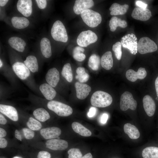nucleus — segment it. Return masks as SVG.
<instances>
[{
	"label": "nucleus",
	"instance_id": "30",
	"mask_svg": "<svg viewBox=\"0 0 158 158\" xmlns=\"http://www.w3.org/2000/svg\"><path fill=\"white\" fill-rule=\"evenodd\" d=\"M33 115L38 120L44 122L50 118L49 112L44 108H39L35 109L33 112Z\"/></svg>",
	"mask_w": 158,
	"mask_h": 158
},
{
	"label": "nucleus",
	"instance_id": "37",
	"mask_svg": "<svg viewBox=\"0 0 158 158\" xmlns=\"http://www.w3.org/2000/svg\"><path fill=\"white\" fill-rule=\"evenodd\" d=\"M68 158H81L82 154L80 150L77 148H72L68 151Z\"/></svg>",
	"mask_w": 158,
	"mask_h": 158
},
{
	"label": "nucleus",
	"instance_id": "27",
	"mask_svg": "<svg viewBox=\"0 0 158 158\" xmlns=\"http://www.w3.org/2000/svg\"><path fill=\"white\" fill-rule=\"evenodd\" d=\"M13 26L15 28L22 29L27 27L29 25L28 20L23 17H13L11 19Z\"/></svg>",
	"mask_w": 158,
	"mask_h": 158
},
{
	"label": "nucleus",
	"instance_id": "54",
	"mask_svg": "<svg viewBox=\"0 0 158 158\" xmlns=\"http://www.w3.org/2000/svg\"><path fill=\"white\" fill-rule=\"evenodd\" d=\"M13 158H22L20 157H19L18 156H15L13 157Z\"/></svg>",
	"mask_w": 158,
	"mask_h": 158
},
{
	"label": "nucleus",
	"instance_id": "2",
	"mask_svg": "<svg viewBox=\"0 0 158 158\" xmlns=\"http://www.w3.org/2000/svg\"><path fill=\"white\" fill-rule=\"evenodd\" d=\"M12 70L16 75L21 80L29 85L32 81L31 71L24 63L17 61L12 66Z\"/></svg>",
	"mask_w": 158,
	"mask_h": 158
},
{
	"label": "nucleus",
	"instance_id": "46",
	"mask_svg": "<svg viewBox=\"0 0 158 158\" xmlns=\"http://www.w3.org/2000/svg\"><path fill=\"white\" fill-rule=\"evenodd\" d=\"M108 116L106 113L103 114L100 118V121L103 124H104L106 123L108 119Z\"/></svg>",
	"mask_w": 158,
	"mask_h": 158
},
{
	"label": "nucleus",
	"instance_id": "8",
	"mask_svg": "<svg viewBox=\"0 0 158 158\" xmlns=\"http://www.w3.org/2000/svg\"><path fill=\"white\" fill-rule=\"evenodd\" d=\"M137 106V102L134 99L130 92L126 91L121 95L120 106L122 111H125L128 109L135 110Z\"/></svg>",
	"mask_w": 158,
	"mask_h": 158
},
{
	"label": "nucleus",
	"instance_id": "39",
	"mask_svg": "<svg viewBox=\"0 0 158 158\" xmlns=\"http://www.w3.org/2000/svg\"><path fill=\"white\" fill-rule=\"evenodd\" d=\"M73 58L76 60L79 61H82L85 58L86 56L83 53H78L73 54Z\"/></svg>",
	"mask_w": 158,
	"mask_h": 158
},
{
	"label": "nucleus",
	"instance_id": "5",
	"mask_svg": "<svg viewBox=\"0 0 158 158\" xmlns=\"http://www.w3.org/2000/svg\"><path fill=\"white\" fill-rule=\"evenodd\" d=\"M51 33L53 39L56 41L66 42L68 40L66 29L60 20H57L54 23Z\"/></svg>",
	"mask_w": 158,
	"mask_h": 158
},
{
	"label": "nucleus",
	"instance_id": "10",
	"mask_svg": "<svg viewBox=\"0 0 158 158\" xmlns=\"http://www.w3.org/2000/svg\"><path fill=\"white\" fill-rule=\"evenodd\" d=\"M46 147L54 150H62L66 149L68 144L66 141L60 139H49L45 143Z\"/></svg>",
	"mask_w": 158,
	"mask_h": 158
},
{
	"label": "nucleus",
	"instance_id": "34",
	"mask_svg": "<svg viewBox=\"0 0 158 158\" xmlns=\"http://www.w3.org/2000/svg\"><path fill=\"white\" fill-rule=\"evenodd\" d=\"M77 75L75 77L76 79H78L80 83H83L87 82L89 80V75L85 71L83 67H78L76 70Z\"/></svg>",
	"mask_w": 158,
	"mask_h": 158
},
{
	"label": "nucleus",
	"instance_id": "32",
	"mask_svg": "<svg viewBox=\"0 0 158 158\" xmlns=\"http://www.w3.org/2000/svg\"><path fill=\"white\" fill-rule=\"evenodd\" d=\"M101 63L99 56L95 54H92L89 57L88 62L89 66L93 70L97 71Z\"/></svg>",
	"mask_w": 158,
	"mask_h": 158
},
{
	"label": "nucleus",
	"instance_id": "36",
	"mask_svg": "<svg viewBox=\"0 0 158 158\" xmlns=\"http://www.w3.org/2000/svg\"><path fill=\"white\" fill-rule=\"evenodd\" d=\"M121 45V42H117L112 46V50L114 53L116 58L118 60H120L122 56Z\"/></svg>",
	"mask_w": 158,
	"mask_h": 158
},
{
	"label": "nucleus",
	"instance_id": "41",
	"mask_svg": "<svg viewBox=\"0 0 158 158\" xmlns=\"http://www.w3.org/2000/svg\"><path fill=\"white\" fill-rule=\"evenodd\" d=\"M38 7L41 9H44L47 5V1L45 0H35Z\"/></svg>",
	"mask_w": 158,
	"mask_h": 158
},
{
	"label": "nucleus",
	"instance_id": "29",
	"mask_svg": "<svg viewBox=\"0 0 158 158\" xmlns=\"http://www.w3.org/2000/svg\"><path fill=\"white\" fill-rule=\"evenodd\" d=\"M71 126L75 132L81 136L88 137L92 135V133L90 130L78 122H73Z\"/></svg>",
	"mask_w": 158,
	"mask_h": 158
},
{
	"label": "nucleus",
	"instance_id": "7",
	"mask_svg": "<svg viewBox=\"0 0 158 158\" xmlns=\"http://www.w3.org/2000/svg\"><path fill=\"white\" fill-rule=\"evenodd\" d=\"M97 39V36L95 32L88 30L82 31L79 34L77 39V43L79 46L85 47L96 42Z\"/></svg>",
	"mask_w": 158,
	"mask_h": 158
},
{
	"label": "nucleus",
	"instance_id": "53",
	"mask_svg": "<svg viewBox=\"0 0 158 158\" xmlns=\"http://www.w3.org/2000/svg\"><path fill=\"white\" fill-rule=\"evenodd\" d=\"M3 65V63L1 60V59H0V68L2 67Z\"/></svg>",
	"mask_w": 158,
	"mask_h": 158
},
{
	"label": "nucleus",
	"instance_id": "24",
	"mask_svg": "<svg viewBox=\"0 0 158 158\" xmlns=\"http://www.w3.org/2000/svg\"><path fill=\"white\" fill-rule=\"evenodd\" d=\"M40 47L41 51L43 56L47 58L50 57L52 52L49 40L46 37L42 38L40 41Z\"/></svg>",
	"mask_w": 158,
	"mask_h": 158
},
{
	"label": "nucleus",
	"instance_id": "45",
	"mask_svg": "<svg viewBox=\"0 0 158 158\" xmlns=\"http://www.w3.org/2000/svg\"><path fill=\"white\" fill-rule=\"evenodd\" d=\"M96 109L94 107H91L89 109L87 113V116L89 117H92L96 113Z\"/></svg>",
	"mask_w": 158,
	"mask_h": 158
},
{
	"label": "nucleus",
	"instance_id": "49",
	"mask_svg": "<svg viewBox=\"0 0 158 158\" xmlns=\"http://www.w3.org/2000/svg\"><path fill=\"white\" fill-rule=\"evenodd\" d=\"M6 132L4 129L0 128V137L3 138L5 137L6 135Z\"/></svg>",
	"mask_w": 158,
	"mask_h": 158
},
{
	"label": "nucleus",
	"instance_id": "9",
	"mask_svg": "<svg viewBox=\"0 0 158 158\" xmlns=\"http://www.w3.org/2000/svg\"><path fill=\"white\" fill-rule=\"evenodd\" d=\"M121 42L123 47L128 49L131 54L135 55L137 53V39L134 34H129L123 36Z\"/></svg>",
	"mask_w": 158,
	"mask_h": 158
},
{
	"label": "nucleus",
	"instance_id": "11",
	"mask_svg": "<svg viewBox=\"0 0 158 158\" xmlns=\"http://www.w3.org/2000/svg\"><path fill=\"white\" fill-rule=\"evenodd\" d=\"M131 15L134 19L146 21L150 18L152 13L151 11L147 8L135 7L133 10Z\"/></svg>",
	"mask_w": 158,
	"mask_h": 158
},
{
	"label": "nucleus",
	"instance_id": "55",
	"mask_svg": "<svg viewBox=\"0 0 158 158\" xmlns=\"http://www.w3.org/2000/svg\"></svg>",
	"mask_w": 158,
	"mask_h": 158
},
{
	"label": "nucleus",
	"instance_id": "47",
	"mask_svg": "<svg viewBox=\"0 0 158 158\" xmlns=\"http://www.w3.org/2000/svg\"><path fill=\"white\" fill-rule=\"evenodd\" d=\"M7 120L2 114H0V123L1 124L4 125L6 124Z\"/></svg>",
	"mask_w": 158,
	"mask_h": 158
},
{
	"label": "nucleus",
	"instance_id": "12",
	"mask_svg": "<svg viewBox=\"0 0 158 158\" xmlns=\"http://www.w3.org/2000/svg\"><path fill=\"white\" fill-rule=\"evenodd\" d=\"M32 6L31 0H19L17 4L18 11L25 17H29L32 14Z\"/></svg>",
	"mask_w": 158,
	"mask_h": 158
},
{
	"label": "nucleus",
	"instance_id": "25",
	"mask_svg": "<svg viewBox=\"0 0 158 158\" xmlns=\"http://www.w3.org/2000/svg\"><path fill=\"white\" fill-rule=\"evenodd\" d=\"M123 129L125 133L131 139H136L140 136V133L138 129L135 126L130 123L125 124Z\"/></svg>",
	"mask_w": 158,
	"mask_h": 158
},
{
	"label": "nucleus",
	"instance_id": "16",
	"mask_svg": "<svg viewBox=\"0 0 158 158\" xmlns=\"http://www.w3.org/2000/svg\"><path fill=\"white\" fill-rule=\"evenodd\" d=\"M40 132L44 138L51 139L59 137L61 134V130L58 127H51L42 128L40 130Z\"/></svg>",
	"mask_w": 158,
	"mask_h": 158
},
{
	"label": "nucleus",
	"instance_id": "28",
	"mask_svg": "<svg viewBox=\"0 0 158 158\" xmlns=\"http://www.w3.org/2000/svg\"><path fill=\"white\" fill-rule=\"evenodd\" d=\"M109 26L111 31L114 32L116 30L118 27H120L122 28L126 27L127 24L126 20H122L120 18L114 16L110 19Z\"/></svg>",
	"mask_w": 158,
	"mask_h": 158
},
{
	"label": "nucleus",
	"instance_id": "3",
	"mask_svg": "<svg viewBox=\"0 0 158 158\" xmlns=\"http://www.w3.org/2000/svg\"><path fill=\"white\" fill-rule=\"evenodd\" d=\"M47 106L49 109L60 116H69L73 111L71 107L57 101H49L47 103Z\"/></svg>",
	"mask_w": 158,
	"mask_h": 158
},
{
	"label": "nucleus",
	"instance_id": "1",
	"mask_svg": "<svg viewBox=\"0 0 158 158\" xmlns=\"http://www.w3.org/2000/svg\"><path fill=\"white\" fill-rule=\"evenodd\" d=\"M112 102L111 96L107 92L99 90L94 92L91 99V104L98 107H105L111 104Z\"/></svg>",
	"mask_w": 158,
	"mask_h": 158
},
{
	"label": "nucleus",
	"instance_id": "15",
	"mask_svg": "<svg viewBox=\"0 0 158 158\" xmlns=\"http://www.w3.org/2000/svg\"><path fill=\"white\" fill-rule=\"evenodd\" d=\"M147 75V73L145 68L140 67L139 68L137 72L132 69L128 70L126 72V76L128 80L134 82L138 79H143L146 77Z\"/></svg>",
	"mask_w": 158,
	"mask_h": 158
},
{
	"label": "nucleus",
	"instance_id": "21",
	"mask_svg": "<svg viewBox=\"0 0 158 158\" xmlns=\"http://www.w3.org/2000/svg\"><path fill=\"white\" fill-rule=\"evenodd\" d=\"M8 43L11 47L20 52H23L26 45L25 41L22 38L17 37H12L8 40Z\"/></svg>",
	"mask_w": 158,
	"mask_h": 158
},
{
	"label": "nucleus",
	"instance_id": "40",
	"mask_svg": "<svg viewBox=\"0 0 158 158\" xmlns=\"http://www.w3.org/2000/svg\"><path fill=\"white\" fill-rule=\"evenodd\" d=\"M37 157V158H51V155L47 151H42L39 152Z\"/></svg>",
	"mask_w": 158,
	"mask_h": 158
},
{
	"label": "nucleus",
	"instance_id": "43",
	"mask_svg": "<svg viewBox=\"0 0 158 158\" xmlns=\"http://www.w3.org/2000/svg\"><path fill=\"white\" fill-rule=\"evenodd\" d=\"M8 142L7 140L4 138H0V148H3L6 147L7 145Z\"/></svg>",
	"mask_w": 158,
	"mask_h": 158
},
{
	"label": "nucleus",
	"instance_id": "48",
	"mask_svg": "<svg viewBox=\"0 0 158 158\" xmlns=\"http://www.w3.org/2000/svg\"><path fill=\"white\" fill-rule=\"evenodd\" d=\"M15 136L17 139L21 141V136L19 131L18 130L16 129L15 131Z\"/></svg>",
	"mask_w": 158,
	"mask_h": 158
},
{
	"label": "nucleus",
	"instance_id": "6",
	"mask_svg": "<svg viewBox=\"0 0 158 158\" xmlns=\"http://www.w3.org/2000/svg\"><path fill=\"white\" fill-rule=\"evenodd\" d=\"M157 46L154 42L148 37L141 38L138 44V51L141 54H144L156 51Z\"/></svg>",
	"mask_w": 158,
	"mask_h": 158
},
{
	"label": "nucleus",
	"instance_id": "42",
	"mask_svg": "<svg viewBox=\"0 0 158 158\" xmlns=\"http://www.w3.org/2000/svg\"><path fill=\"white\" fill-rule=\"evenodd\" d=\"M84 51V49L82 47L80 46H76L74 48L73 50V54L83 53Z\"/></svg>",
	"mask_w": 158,
	"mask_h": 158
},
{
	"label": "nucleus",
	"instance_id": "38",
	"mask_svg": "<svg viewBox=\"0 0 158 158\" xmlns=\"http://www.w3.org/2000/svg\"><path fill=\"white\" fill-rule=\"evenodd\" d=\"M23 131L25 138L27 139H32L34 136L35 133L33 130L27 128L23 129Z\"/></svg>",
	"mask_w": 158,
	"mask_h": 158
},
{
	"label": "nucleus",
	"instance_id": "50",
	"mask_svg": "<svg viewBox=\"0 0 158 158\" xmlns=\"http://www.w3.org/2000/svg\"><path fill=\"white\" fill-rule=\"evenodd\" d=\"M155 86L157 96L158 97V76L155 81Z\"/></svg>",
	"mask_w": 158,
	"mask_h": 158
},
{
	"label": "nucleus",
	"instance_id": "44",
	"mask_svg": "<svg viewBox=\"0 0 158 158\" xmlns=\"http://www.w3.org/2000/svg\"><path fill=\"white\" fill-rule=\"evenodd\" d=\"M135 4L139 8H146L147 4L140 1H137L135 2Z\"/></svg>",
	"mask_w": 158,
	"mask_h": 158
},
{
	"label": "nucleus",
	"instance_id": "19",
	"mask_svg": "<svg viewBox=\"0 0 158 158\" xmlns=\"http://www.w3.org/2000/svg\"><path fill=\"white\" fill-rule=\"evenodd\" d=\"M39 88V91L47 100H52L56 95V92L54 87L47 83L42 84Z\"/></svg>",
	"mask_w": 158,
	"mask_h": 158
},
{
	"label": "nucleus",
	"instance_id": "22",
	"mask_svg": "<svg viewBox=\"0 0 158 158\" xmlns=\"http://www.w3.org/2000/svg\"><path fill=\"white\" fill-rule=\"evenodd\" d=\"M129 8L127 4L121 5L117 3H114L109 8L111 11L110 14L112 16L123 15L126 13Z\"/></svg>",
	"mask_w": 158,
	"mask_h": 158
},
{
	"label": "nucleus",
	"instance_id": "31",
	"mask_svg": "<svg viewBox=\"0 0 158 158\" xmlns=\"http://www.w3.org/2000/svg\"><path fill=\"white\" fill-rule=\"evenodd\" d=\"M143 158H158V147L151 146L146 147L142 150Z\"/></svg>",
	"mask_w": 158,
	"mask_h": 158
},
{
	"label": "nucleus",
	"instance_id": "18",
	"mask_svg": "<svg viewBox=\"0 0 158 158\" xmlns=\"http://www.w3.org/2000/svg\"><path fill=\"white\" fill-rule=\"evenodd\" d=\"M142 102L146 114L149 116H152L156 109L155 104L152 98L148 95H146L143 98Z\"/></svg>",
	"mask_w": 158,
	"mask_h": 158
},
{
	"label": "nucleus",
	"instance_id": "51",
	"mask_svg": "<svg viewBox=\"0 0 158 158\" xmlns=\"http://www.w3.org/2000/svg\"><path fill=\"white\" fill-rule=\"evenodd\" d=\"M8 0H0V6H4L8 1Z\"/></svg>",
	"mask_w": 158,
	"mask_h": 158
},
{
	"label": "nucleus",
	"instance_id": "4",
	"mask_svg": "<svg viewBox=\"0 0 158 158\" xmlns=\"http://www.w3.org/2000/svg\"><path fill=\"white\" fill-rule=\"evenodd\" d=\"M81 16L84 22L91 28L96 27L102 20V16L99 13L90 9L82 12Z\"/></svg>",
	"mask_w": 158,
	"mask_h": 158
},
{
	"label": "nucleus",
	"instance_id": "23",
	"mask_svg": "<svg viewBox=\"0 0 158 158\" xmlns=\"http://www.w3.org/2000/svg\"><path fill=\"white\" fill-rule=\"evenodd\" d=\"M101 63L102 67L106 70H109L113 66V60L111 51H107L102 55Z\"/></svg>",
	"mask_w": 158,
	"mask_h": 158
},
{
	"label": "nucleus",
	"instance_id": "13",
	"mask_svg": "<svg viewBox=\"0 0 158 158\" xmlns=\"http://www.w3.org/2000/svg\"><path fill=\"white\" fill-rule=\"evenodd\" d=\"M45 78L47 83L53 87H55L59 81V72L55 68H51L46 73Z\"/></svg>",
	"mask_w": 158,
	"mask_h": 158
},
{
	"label": "nucleus",
	"instance_id": "35",
	"mask_svg": "<svg viewBox=\"0 0 158 158\" xmlns=\"http://www.w3.org/2000/svg\"><path fill=\"white\" fill-rule=\"evenodd\" d=\"M28 127L33 130H38L42 128L41 123L32 117H30L27 122Z\"/></svg>",
	"mask_w": 158,
	"mask_h": 158
},
{
	"label": "nucleus",
	"instance_id": "20",
	"mask_svg": "<svg viewBox=\"0 0 158 158\" xmlns=\"http://www.w3.org/2000/svg\"><path fill=\"white\" fill-rule=\"evenodd\" d=\"M77 97L79 99H85L91 91V87L89 85L76 82L75 84Z\"/></svg>",
	"mask_w": 158,
	"mask_h": 158
},
{
	"label": "nucleus",
	"instance_id": "17",
	"mask_svg": "<svg viewBox=\"0 0 158 158\" xmlns=\"http://www.w3.org/2000/svg\"><path fill=\"white\" fill-rule=\"evenodd\" d=\"M0 112L12 120L16 121L18 120V114L16 109L11 105L1 104Z\"/></svg>",
	"mask_w": 158,
	"mask_h": 158
},
{
	"label": "nucleus",
	"instance_id": "33",
	"mask_svg": "<svg viewBox=\"0 0 158 158\" xmlns=\"http://www.w3.org/2000/svg\"><path fill=\"white\" fill-rule=\"evenodd\" d=\"M62 76L68 82H72L73 75L71 65L68 63L63 66L61 72Z\"/></svg>",
	"mask_w": 158,
	"mask_h": 158
},
{
	"label": "nucleus",
	"instance_id": "14",
	"mask_svg": "<svg viewBox=\"0 0 158 158\" xmlns=\"http://www.w3.org/2000/svg\"><path fill=\"white\" fill-rule=\"evenodd\" d=\"M94 4L92 0H76L73 7V11L76 14H81L84 11L93 6Z\"/></svg>",
	"mask_w": 158,
	"mask_h": 158
},
{
	"label": "nucleus",
	"instance_id": "52",
	"mask_svg": "<svg viewBox=\"0 0 158 158\" xmlns=\"http://www.w3.org/2000/svg\"><path fill=\"white\" fill-rule=\"evenodd\" d=\"M81 158H92V156L90 153H88L85 155Z\"/></svg>",
	"mask_w": 158,
	"mask_h": 158
},
{
	"label": "nucleus",
	"instance_id": "26",
	"mask_svg": "<svg viewBox=\"0 0 158 158\" xmlns=\"http://www.w3.org/2000/svg\"><path fill=\"white\" fill-rule=\"evenodd\" d=\"M24 63L31 72L35 73L38 71L39 66L36 57L34 56H28Z\"/></svg>",
	"mask_w": 158,
	"mask_h": 158
}]
</instances>
